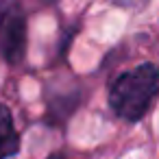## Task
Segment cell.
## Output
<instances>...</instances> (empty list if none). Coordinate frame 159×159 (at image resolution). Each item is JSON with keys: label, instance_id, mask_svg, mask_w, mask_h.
<instances>
[{"label": "cell", "instance_id": "6da1fadb", "mask_svg": "<svg viewBox=\"0 0 159 159\" xmlns=\"http://www.w3.org/2000/svg\"><path fill=\"white\" fill-rule=\"evenodd\" d=\"M159 92V68L142 63L135 70L120 74L109 89V105L113 113L126 122H137L150 107Z\"/></svg>", "mask_w": 159, "mask_h": 159}, {"label": "cell", "instance_id": "7a4b0ae2", "mask_svg": "<svg viewBox=\"0 0 159 159\" xmlns=\"http://www.w3.org/2000/svg\"><path fill=\"white\" fill-rule=\"evenodd\" d=\"M26 52V18L18 5L0 9V57L20 63Z\"/></svg>", "mask_w": 159, "mask_h": 159}, {"label": "cell", "instance_id": "3957f363", "mask_svg": "<svg viewBox=\"0 0 159 159\" xmlns=\"http://www.w3.org/2000/svg\"><path fill=\"white\" fill-rule=\"evenodd\" d=\"M18 148H20V137L13 126L11 111L5 105H0V159L13 157L18 152Z\"/></svg>", "mask_w": 159, "mask_h": 159}, {"label": "cell", "instance_id": "277c9868", "mask_svg": "<svg viewBox=\"0 0 159 159\" xmlns=\"http://www.w3.org/2000/svg\"><path fill=\"white\" fill-rule=\"evenodd\" d=\"M48 159H66V157H63V155H50Z\"/></svg>", "mask_w": 159, "mask_h": 159}]
</instances>
